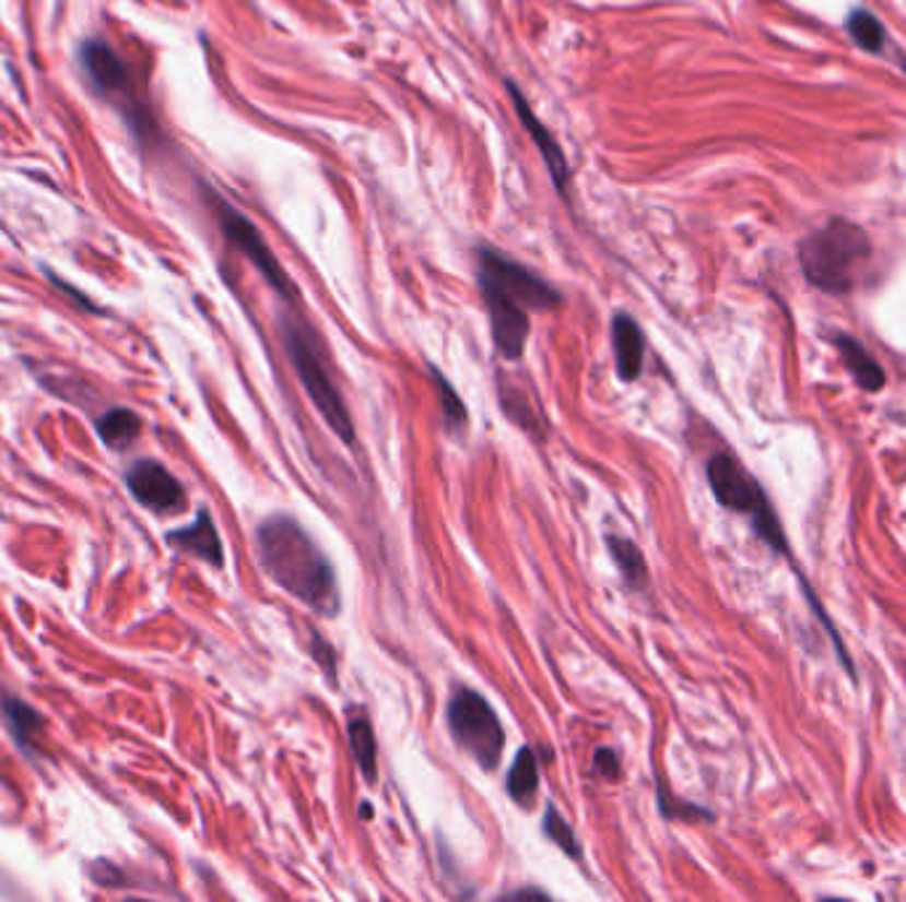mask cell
<instances>
[{
	"label": "cell",
	"mask_w": 906,
	"mask_h": 902,
	"mask_svg": "<svg viewBox=\"0 0 906 902\" xmlns=\"http://www.w3.org/2000/svg\"><path fill=\"white\" fill-rule=\"evenodd\" d=\"M262 569L290 596L303 601L321 617H337L342 606L337 574L321 548L295 519L273 517L258 527Z\"/></svg>",
	"instance_id": "6da1fadb"
},
{
	"label": "cell",
	"mask_w": 906,
	"mask_h": 902,
	"mask_svg": "<svg viewBox=\"0 0 906 902\" xmlns=\"http://www.w3.org/2000/svg\"><path fill=\"white\" fill-rule=\"evenodd\" d=\"M801 268L805 278L816 289L827 294H848L859 284L867 262H870L872 244L859 225L848 221H829L824 228L814 230L801 241Z\"/></svg>",
	"instance_id": "7a4b0ae2"
},
{
	"label": "cell",
	"mask_w": 906,
	"mask_h": 902,
	"mask_svg": "<svg viewBox=\"0 0 906 902\" xmlns=\"http://www.w3.org/2000/svg\"><path fill=\"white\" fill-rule=\"evenodd\" d=\"M80 64H83L93 87L102 93L106 102L115 104L122 111L130 133L139 138L141 143H146V146L160 141L157 124H154L146 106L141 104V98L136 96L133 78H130L128 64H125L120 56L111 51L104 40L91 37V40H85L80 46Z\"/></svg>",
	"instance_id": "3957f363"
},
{
	"label": "cell",
	"mask_w": 906,
	"mask_h": 902,
	"mask_svg": "<svg viewBox=\"0 0 906 902\" xmlns=\"http://www.w3.org/2000/svg\"><path fill=\"white\" fill-rule=\"evenodd\" d=\"M284 349H286V355H290L292 366H295L299 381H303L305 392H308L310 403H314L316 411L321 413L323 422L331 426V431H334L342 442L353 444L355 426H353V418H350L345 400H342L340 390H337V384L331 381L321 355L316 353V347L310 344L303 325H297V323L284 325Z\"/></svg>",
	"instance_id": "277c9868"
},
{
	"label": "cell",
	"mask_w": 906,
	"mask_h": 902,
	"mask_svg": "<svg viewBox=\"0 0 906 902\" xmlns=\"http://www.w3.org/2000/svg\"><path fill=\"white\" fill-rule=\"evenodd\" d=\"M448 728L454 741L474 757L483 770H496L502 762L506 733L493 707L472 688H459L448 701Z\"/></svg>",
	"instance_id": "5b68a950"
},
{
	"label": "cell",
	"mask_w": 906,
	"mask_h": 902,
	"mask_svg": "<svg viewBox=\"0 0 906 902\" xmlns=\"http://www.w3.org/2000/svg\"><path fill=\"white\" fill-rule=\"evenodd\" d=\"M708 482L718 503L729 511L748 513L758 535L772 532L779 524L777 511L768 503L764 487L750 477L745 466L737 463L729 453H716L708 461Z\"/></svg>",
	"instance_id": "8992f818"
},
{
	"label": "cell",
	"mask_w": 906,
	"mask_h": 902,
	"mask_svg": "<svg viewBox=\"0 0 906 902\" xmlns=\"http://www.w3.org/2000/svg\"><path fill=\"white\" fill-rule=\"evenodd\" d=\"M208 202L212 204V212H215L217 223H221L228 244H234V247L239 249V252L245 254L255 268H258V273L268 281L271 289H276L281 297L295 299V286H292L290 275H286L284 268H281L276 254H273L271 244L262 239L258 225L249 221L245 212H239L234 204L226 202L221 193L212 191V188L208 191Z\"/></svg>",
	"instance_id": "52a82bcc"
},
{
	"label": "cell",
	"mask_w": 906,
	"mask_h": 902,
	"mask_svg": "<svg viewBox=\"0 0 906 902\" xmlns=\"http://www.w3.org/2000/svg\"><path fill=\"white\" fill-rule=\"evenodd\" d=\"M478 284L496 286V289L511 294L530 312L554 310L562 302L560 292L549 281L493 247L478 249Z\"/></svg>",
	"instance_id": "ba28073f"
},
{
	"label": "cell",
	"mask_w": 906,
	"mask_h": 902,
	"mask_svg": "<svg viewBox=\"0 0 906 902\" xmlns=\"http://www.w3.org/2000/svg\"><path fill=\"white\" fill-rule=\"evenodd\" d=\"M478 286L480 294H483L485 310H489L493 344H496V349L502 353V358L520 360L530 336V310L520 299L496 289V286Z\"/></svg>",
	"instance_id": "9c48e42d"
},
{
	"label": "cell",
	"mask_w": 906,
	"mask_h": 902,
	"mask_svg": "<svg viewBox=\"0 0 906 902\" xmlns=\"http://www.w3.org/2000/svg\"><path fill=\"white\" fill-rule=\"evenodd\" d=\"M128 490L154 513H178L186 509V490L165 466L152 459L136 461L125 472Z\"/></svg>",
	"instance_id": "30bf717a"
},
{
	"label": "cell",
	"mask_w": 906,
	"mask_h": 902,
	"mask_svg": "<svg viewBox=\"0 0 906 902\" xmlns=\"http://www.w3.org/2000/svg\"><path fill=\"white\" fill-rule=\"evenodd\" d=\"M506 87H509V98H511V104H515V111H517V117H520L522 128L528 130L530 141L539 146V152L543 156V165H546V170L554 180V188H557L562 197H565L567 180H570V167H567V159H565V154H562V146L557 143V138L549 133L546 124H543L539 120V115L530 109V104L525 102V96L520 91H517L515 83H506Z\"/></svg>",
	"instance_id": "8fae6325"
},
{
	"label": "cell",
	"mask_w": 906,
	"mask_h": 902,
	"mask_svg": "<svg viewBox=\"0 0 906 902\" xmlns=\"http://www.w3.org/2000/svg\"><path fill=\"white\" fill-rule=\"evenodd\" d=\"M612 349H615L617 376L623 381H636L645 368V334L628 312L612 318Z\"/></svg>",
	"instance_id": "7c38bea8"
},
{
	"label": "cell",
	"mask_w": 906,
	"mask_h": 902,
	"mask_svg": "<svg viewBox=\"0 0 906 902\" xmlns=\"http://www.w3.org/2000/svg\"><path fill=\"white\" fill-rule=\"evenodd\" d=\"M167 543H173L175 548L186 550V554L199 556L212 567H223V545L221 537H217L215 522L208 511H199L197 522L189 524V527H180L167 532Z\"/></svg>",
	"instance_id": "4fadbf2b"
},
{
	"label": "cell",
	"mask_w": 906,
	"mask_h": 902,
	"mask_svg": "<svg viewBox=\"0 0 906 902\" xmlns=\"http://www.w3.org/2000/svg\"><path fill=\"white\" fill-rule=\"evenodd\" d=\"M835 347L840 349L843 363H846V368L851 371L856 384H859L861 390H867V392L883 390V387H885L883 368H880V363L874 360L870 353H867L864 344L856 342L854 336L837 334L835 336Z\"/></svg>",
	"instance_id": "5bb4252c"
},
{
	"label": "cell",
	"mask_w": 906,
	"mask_h": 902,
	"mask_svg": "<svg viewBox=\"0 0 906 902\" xmlns=\"http://www.w3.org/2000/svg\"><path fill=\"white\" fill-rule=\"evenodd\" d=\"M348 741L355 755V762L364 770V779L372 783L377 781V736H374L372 720L361 710L348 717Z\"/></svg>",
	"instance_id": "9a60e30c"
},
{
	"label": "cell",
	"mask_w": 906,
	"mask_h": 902,
	"mask_svg": "<svg viewBox=\"0 0 906 902\" xmlns=\"http://www.w3.org/2000/svg\"><path fill=\"white\" fill-rule=\"evenodd\" d=\"M506 792L520 805H530V799L539 792V760L530 747H522L517 760L511 762L509 775H506Z\"/></svg>",
	"instance_id": "2e32d148"
},
{
	"label": "cell",
	"mask_w": 906,
	"mask_h": 902,
	"mask_svg": "<svg viewBox=\"0 0 906 902\" xmlns=\"http://www.w3.org/2000/svg\"><path fill=\"white\" fill-rule=\"evenodd\" d=\"M96 429L106 448L122 450V448H128L136 437H139L141 418L128 408H109L102 418H98Z\"/></svg>",
	"instance_id": "e0dca14e"
},
{
	"label": "cell",
	"mask_w": 906,
	"mask_h": 902,
	"mask_svg": "<svg viewBox=\"0 0 906 902\" xmlns=\"http://www.w3.org/2000/svg\"><path fill=\"white\" fill-rule=\"evenodd\" d=\"M608 548H610V556L617 563V569H621L623 580L628 582V588L642 591V588L647 585L645 554H642V550L636 548L628 537H621V535H608Z\"/></svg>",
	"instance_id": "ac0fdd59"
},
{
	"label": "cell",
	"mask_w": 906,
	"mask_h": 902,
	"mask_svg": "<svg viewBox=\"0 0 906 902\" xmlns=\"http://www.w3.org/2000/svg\"><path fill=\"white\" fill-rule=\"evenodd\" d=\"M846 27L856 40V46H861L864 51H870V54H883L885 51L889 33H885L883 24H880L878 19L870 14V11H864V9L851 11V14H848Z\"/></svg>",
	"instance_id": "d6986e66"
},
{
	"label": "cell",
	"mask_w": 906,
	"mask_h": 902,
	"mask_svg": "<svg viewBox=\"0 0 906 902\" xmlns=\"http://www.w3.org/2000/svg\"><path fill=\"white\" fill-rule=\"evenodd\" d=\"M3 715L11 733L16 736V741L22 744V747H30V738H35L43 725V720L37 717L33 707L24 704L22 699H3Z\"/></svg>",
	"instance_id": "ffe728a7"
},
{
	"label": "cell",
	"mask_w": 906,
	"mask_h": 902,
	"mask_svg": "<svg viewBox=\"0 0 906 902\" xmlns=\"http://www.w3.org/2000/svg\"><path fill=\"white\" fill-rule=\"evenodd\" d=\"M430 376L435 381V390L440 394V408H443V424L451 431H459L467 426V405L461 403V397L456 394L454 384L446 379L437 368H430Z\"/></svg>",
	"instance_id": "44dd1931"
},
{
	"label": "cell",
	"mask_w": 906,
	"mask_h": 902,
	"mask_svg": "<svg viewBox=\"0 0 906 902\" xmlns=\"http://www.w3.org/2000/svg\"><path fill=\"white\" fill-rule=\"evenodd\" d=\"M543 834L552 839V842L557 844V847L562 852H567V855L576 857V861H580V855H584V850H580V844H578V839H576V831L570 829V823H567V820L560 816L557 807H554V805H549L546 807V816H543Z\"/></svg>",
	"instance_id": "7402d4cb"
},
{
	"label": "cell",
	"mask_w": 906,
	"mask_h": 902,
	"mask_svg": "<svg viewBox=\"0 0 906 902\" xmlns=\"http://www.w3.org/2000/svg\"><path fill=\"white\" fill-rule=\"evenodd\" d=\"M310 654H314V660L318 664H321V669L329 675L331 683H337V656H334V649H331V643L323 641V638L318 636L316 630H310Z\"/></svg>",
	"instance_id": "603a6c76"
},
{
	"label": "cell",
	"mask_w": 906,
	"mask_h": 902,
	"mask_svg": "<svg viewBox=\"0 0 906 902\" xmlns=\"http://www.w3.org/2000/svg\"><path fill=\"white\" fill-rule=\"evenodd\" d=\"M593 773L608 781H615L621 775V760H617L615 751L597 749V755H593Z\"/></svg>",
	"instance_id": "cb8c5ba5"
}]
</instances>
